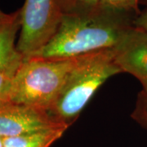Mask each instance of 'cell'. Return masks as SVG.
<instances>
[{"label": "cell", "mask_w": 147, "mask_h": 147, "mask_svg": "<svg viewBox=\"0 0 147 147\" xmlns=\"http://www.w3.org/2000/svg\"><path fill=\"white\" fill-rule=\"evenodd\" d=\"M81 57H24L12 82L11 103L36 107L49 112Z\"/></svg>", "instance_id": "obj_2"}, {"label": "cell", "mask_w": 147, "mask_h": 147, "mask_svg": "<svg viewBox=\"0 0 147 147\" xmlns=\"http://www.w3.org/2000/svg\"><path fill=\"white\" fill-rule=\"evenodd\" d=\"M21 30V9L14 12L10 21L0 26V69L23 57L16 49V34Z\"/></svg>", "instance_id": "obj_7"}, {"label": "cell", "mask_w": 147, "mask_h": 147, "mask_svg": "<svg viewBox=\"0 0 147 147\" xmlns=\"http://www.w3.org/2000/svg\"><path fill=\"white\" fill-rule=\"evenodd\" d=\"M131 25L128 13L101 6L88 12L65 14L52 39L31 57L73 58L110 49Z\"/></svg>", "instance_id": "obj_1"}, {"label": "cell", "mask_w": 147, "mask_h": 147, "mask_svg": "<svg viewBox=\"0 0 147 147\" xmlns=\"http://www.w3.org/2000/svg\"><path fill=\"white\" fill-rule=\"evenodd\" d=\"M69 127L47 110L36 107L10 104L0 108V137L3 138Z\"/></svg>", "instance_id": "obj_5"}, {"label": "cell", "mask_w": 147, "mask_h": 147, "mask_svg": "<svg viewBox=\"0 0 147 147\" xmlns=\"http://www.w3.org/2000/svg\"><path fill=\"white\" fill-rule=\"evenodd\" d=\"M62 16L58 0H25L17 51L24 57L39 51L56 34Z\"/></svg>", "instance_id": "obj_4"}, {"label": "cell", "mask_w": 147, "mask_h": 147, "mask_svg": "<svg viewBox=\"0 0 147 147\" xmlns=\"http://www.w3.org/2000/svg\"><path fill=\"white\" fill-rule=\"evenodd\" d=\"M142 89L137 96L131 119L141 126L147 128V83L142 84Z\"/></svg>", "instance_id": "obj_11"}, {"label": "cell", "mask_w": 147, "mask_h": 147, "mask_svg": "<svg viewBox=\"0 0 147 147\" xmlns=\"http://www.w3.org/2000/svg\"><path fill=\"white\" fill-rule=\"evenodd\" d=\"M140 0H100V6L110 10L130 13L138 10Z\"/></svg>", "instance_id": "obj_12"}, {"label": "cell", "mask_w": 147, "mask_h": 147, "mask_svg": "<svg viewBox=\"0 0 147 147\" xmlns=\"http://www.w3.org/2000/svg\"><path fill=\"white\" fill-rule=\"evenodd\" d=\"M62 14H79L96 10L100 7V0H58Z\"/></svg>", "instance_id": "obj_10"}, {"label": "cell", "mask_w": 147, "mask_h": 147, "mask_svg": "<svg viewBox=\"0 0 147 147\" xmlns=\"http://www.w3.org/2000/svg\"><path fill=\"white\" fill-rule=\"evenodd\" d=\"M133 25L147 32V9L133 21Z\"/></svg>", "instance_id": "obj_13"}, {"label": "cell", "mask_w": 147, "mask_h": 147, "mask_svg": "<svg viewBox=\"0 0 147 147\" xmlns=\"http://www.w3.org/2000/svg\"><path fill=\"white\" fill-rule=\"evenodd\" d=\"M67 130L66 127L53 128L3 138L4 147H50Z\"/></svg>", "instance_id": "obj_8"}, {"label": "cell", "mask_w": 147, "mask_h": 147, "mask_svg": "<svg viewBox=\"0 0 147 147\" xmlns=\"http://www.w3.org/2000/svg\"><path fill=\"white\" fill-rule=\"evenodd\" d=\"M24 57L14 60L0 69V108L11 104L10 92L16 71L21 65Z\"/></svg>", "instance_id": "obj_9"}, {"label": "cell", "mask_w": 147, "mask_h": 147, "mask_svg": "<svg viewBox=\"0 0 147 147\" xmlns=\"http://www.w3.org/2000/svg\"><path fill=\"white\" fill-rule=\"evenodd\" d=\"M0 147H4L3 146V138L0 137Z\"/></svg>", "instance_id": "obj_15"}, {"label": "cell", "mask_w": 147, "mask_h": 147, "mask_svg": "<svg viewBox=\"0 0 147 147\" xmlns=\"http://www.w3.org/2000/svg\"><path fill=\"white\" fill-rule=\"evenodd\" d=\"M13 16H14V12L11 14H7L3 11L0 10V26L10 21L13 18Z\"/></svg>", "instance_id": "obj_14"}, {"label": "cell", "mask_w": 147, "mask_h": 147, "mask_svg": "<svg viewBox=\"0 0 147 147\" xmlns=\"http://www.w3.org/2000/svg\"><path fill=\"white\" fill-rule=\"evenodd\" d=\"M119 73L122 71L115 61L112 48L82 56L49 113L70 126L100 86Z\"/></svg>", "instance_id": "obj_3"}, {"label": "cell", "mask_w": 147, "mask_h": 147, "mask_svg": "<svg viewBox=\"0 0 147 147\" xmlns=\"http://www.w3.org/2000/svg\"><path fill=\"white\" fill-rule=\"evenodd\" d=\"M115 61L122 73L147 83V32L131 25L112 48Z\"/></svg>", "instance_id": "obj_6"}]
</instances>
